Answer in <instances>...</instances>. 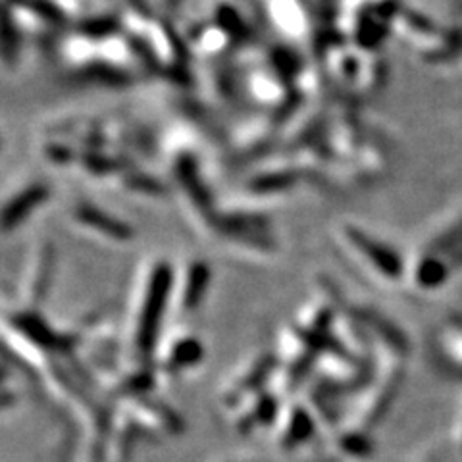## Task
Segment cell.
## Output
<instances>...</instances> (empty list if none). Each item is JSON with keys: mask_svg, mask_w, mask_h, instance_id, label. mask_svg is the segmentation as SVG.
I'll list each match as a JSON object with an SVG mask.
<instances>
[{"mask_svg": "<svg viewBox=\"0 0 462 462\" xmlns=\"http://www.w3.org/2000/svg\"><path fill=\"white\" fill-rule=\"evenodd\" d=\"M49 200V187L45 183H25L23 189L6 199L5 205V231L10 234L12 227L22 226L27 218L37 212L41 205Z\"/></svg>", "mask_w": 462, "mask_h": 462, "instance_id": "2", "label": "cell"}, {"mask_svg": "<svg viewBox=\"0 0 462 462\" xmlns=\"http://www.w3.org/2000/svg\"><path fill=\"white\" fill-rule=\"evenodd\" d=\"M69 222L74 224L76 229H81L83 234H89L91 237L103 241L125 243L134 236V229L127 222L116 218L114 214L95 205H85V202H79L71 208Z\"/></svg>", "mask_w": 462, "mask_h": 462, "instance_id": "1", "label": "cell"}]
</instances>
